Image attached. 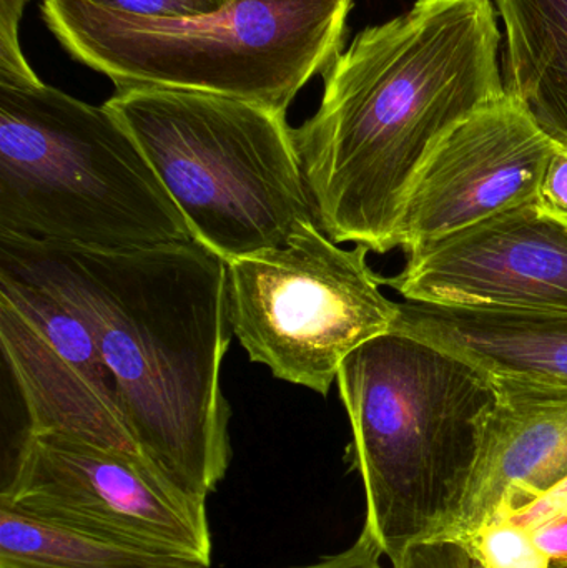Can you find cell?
I'll return each mask as SVG.
<instances>
[{
    "instance_id": "obj_15",
    "label": "cell",
    "mask_w": 567,
    "mask_h": 568,
    "mask_svg": "<svg viewBox=\"0 0 567 568\" xmlns=\"http://www.w3.org/2000/svg\"><path fill=\"white\" fill-rule=\"evenodd\" d=\"M0 568H209L82 530L0 503Z\"/></svg>"
},
{
    "instance_id": "obj_8",
    "label": "cell",
    "mask_w": 567,
    "mask_h": 568,
    "mask_svg": "<svg viewBox=\"0 0 567 568\" xmlns=\"http://www.w3.org/2000/svg\"><path fill=\"white\" fill-rule=\"evenodd\" d=\"M0 503L125 546L212 566L206 500L142 457L62 434H29L3 467Z\"/></svg>"
},
{
    "instance_id": "obj_12",
    "label": "cell",
    "mask_w": 567,
    "mask_h": 568,
    "mask_svg": "<svg viewBox=\"0 0 567 568\" xmlns=\"http://www.w3.org/2000/svg\"><path fill=\"white\" fill-rule=\"evenodd\" d=\"M496 399L482 426L468 486L428 539L463 540L567 479V387L492 377Z\"/></svg>"
},
{
    "instance_id": "obj_16",
    "label": "cell",
    "mask_w": 567,
    "mask_h": 568,
    "mask_svg": "<svg viewBox=\"0 0 567 568\" xmlns=\"http://www.w3.org/2000/svg\"><path fill=\"white\" fill-rule=\"evenodd\" d=\"M459 542L486 568H549L533 530L509 520H492Z\"/></svg>"
},
{
    "instance_id": "obj_3",
    "label": "cell",
    "mask_w": 567,
    "mask_h": 568,
    "mask_svg": "<svg viewBox=\"0 0 567 568\" xmlns=\"http://www.w3.org/2000/svg\"><path fill=\"white\" fill-rule=\"evenodd\" d=\"M336 383L365 489L363 529L393 566L458 507L495 384L462 357L398 331L353 351Z\"/></svg>"
},
{
    "instance_id": "obj_18",
    "label": "cell",
    "mask_w": 567,
    "mask_h": 568,
    "mask_svg": "<svg viewBox=\"0 0 567 568\" xmlns=\"http://www.w3.org/2000/svg\"><path fill=\"white\" fill-rule=\"evenodd\" d=\"M29 0H0V82L36 83L39 75L30 69L19 42V27Z\"/></svg>"
},
{
    "instance_id": "obj_24",
    "label": "cell",
    "mask_w": 567,
    "mask_h": 568,
    "mask_svg": "<svg viewBox=\"0 0 567 568\" xmlns=\"http://www.w3.org/2000/svg\"><path fill=\"white\" fill-rule=\"evenodd\" d=\"M235 2V0H233ZM262 2H279V0H262Z\"/></svg>"
},
{
    "instance_id": "obj_11",
    "label": "cell",
    "mask_w": 567,
    "mask_h": 568,
    "mask_svg": "<svg viewBox=\"0 0 567 568\" xmlns=\"http://www.w3.org/2000/svg\"><path fill=\"white\" fill-rule=\"evenodd\" d=\"M379 282L416 303L567 313V216L525 203L409 253Z\"/></svg>"
},
{
    "instance_id": "obj_20",
    "label": "cell",
    "mask_w": 567,
    "mask_h": 568,
    "mask_svg": "<svg viewBox=\"0 0 567 568\" xmlns=\"http://www.w3.org/2000/svg\"><path fill=\"white\" fill-rule=\"evenodd\" d=\"M563 517H567V479L553 487L549 493L529 506L495 520H509V523L518 524L526 529L535 530L553 520L563 519Z\"/></svg>"
},
{
    "instance_id": "obj_1",
    "label": "cell",
    "mask_w": 567,
    "mask_h": 568,
    "mask_svg": "<svg viewBox=\"0 0 567 568\" xmlns=\"http://www.w3.org/2000/svg\"><path fill=\"white\" fill-rule=\"evenodd\" d=\"M0 266L85 321L140 457L189 496L215 493L232 463L220 384L233 333L225 260L195 240L90 250L0 235Z\"/></svg>"
},
{
    "instance_id": "obj_4",
    "label": "cell",
    "mask_w": 567,
    "mask_h": 568,
    "mask_svg": "<svg viewBox=\"0 0 567 568\" xmlns=\"http://www.w3.org/2000/svg\"><path fill=\"white\" fill-rule=\"evenodd\" d=\"M0 235L90 250L193 240L126 126L42 80L0 82Z\"/></svg>"
},
{
    "instance_id": "obj_2",
    "label": "cell",
    "mask_w": 567,
    "mask_h": 568,
    "mask_svg": "<svg viewBox=\"0 0 567 568\" xmlns=\"http://www.w3.org/2000/svg\"><path fill=\"white\" fill-rule=\"evenodd\" d=\"M493 0H416L362 30L323 70L315 115L293 129L316 223L335 243L396 246L409 186L459 123L506 95Z\"/></svg>"
},
{
    "instance_id": "obj_17",
    "label": "cell",
    "mask_w": 567,
    "mask_h": 568,
    "mask_svg": "<svg viewBox=\"0 0 567 568\" xmlns=\"http://www.w3.org/2000/svg\"><path fill=\"white\" fill-rule=\"evenodd\" d=\"M107 12L149 19H195L212 16L229 7L233 0H80Z\"/></svg>"
},
{
    "instance_id": "obj_7",
    "label": "cell",
    "mask_w": 567,
    "mask_h": 568,
    "mask_svg": "<svg viewBox=\"0 0 567 568\" xmlns=\"http://www.w3.org/2000/svg\"><path fill=\"white\" fill-rule=\"evenodd\" d=\"M368 253L342 248L308 222L286 245L226 263L230 323L250 361L328 396L343 361L398 316Z\"/></svg>"
},
{
    "instance_id": "obj_6",
    "label": "cell",
    "mask_w": 567,
    "mask_h": 568,
    "mask_svg": "<svg viewBox=\"0 0 567 568\" xmlns=\"http://www.w3.org/2000/svg\"><path fill=\"white\" fill-rule=\"evenodd\" d=\"M109 109L142 149L192 239L226 263L316 222L286 112L250 100L117 89Z\"/></svg>"
},
{
    "instance_id": "obj_23",
    "label": "cell",
    "mask_w": 567,
    "mask_h": 568,
    "mask_svg": "<svg viewBox=\"0 0 567 568\" xmlns=\"http://www.w3.org/2000/svg\"><path fill=\"white\" fill-rule=\"evenodd\" d=\"M539 549L548 557L549 568H567V517L533 530Z\"/></svg>"
},
{
    "instance_id": "obj_19",
    "label": "cell",
    "mask_w": 567,
    "mask_h": 568,
    "mask_svg": "<svg viewBox=\"0 0 567 568\" xmlns=\"http://www.w3.org/2000/svg\"><path fill=\"white\" fill-rule=\"evenodd\" d=\"M393 568H486L475 554L449 539H425L406 547Z\"/></svg>"
},
{
    "instance_id": "obj_13",
    "label": "cell",
    "mask_w": 567,
    "mask_h": 568,
    "mask_svg": "<svg viewBox=\"0 0 567 568\" xmlns=\"http://www.w3.org/2000/svg\"><path fill=\"white\" fill-rule=\"evenodd\" d=\"M392 331L455 354L492 377L567 387V313L405 301Z\"/></svg>"
},
{
    "instance_id": "obj_10",
    "label": "cell",
    "mask_w": 567,
    "mask_h": 568,
    "mask_svg": "<svg viewBox=\"0 0 567 568\" xmlns=\"http://www.w3.org/2000/svg\"><path fill=\"white\" fill-rule=\"evenodd\" d=\"M558 150L506 93L459 123L416 173L396 229V246L415 253L499 213L539 199Z\"/></svg>"
},
{
    "instance_id": "obj_5",
    "label": "cell",
    "mask_w": 567,
    "mask_h": 568,
    "mask_svg": "<svg viewBox=\"0 0 567 568\" xmlns=\"http://www.w3.org/2000/svg\"><path fill=\"white\" fill-rule=\"evenodd\" d=\"M353 0H235L195 19L107 12L80 0H42L63 49L117 89L213 93L286 112L342 52Z\"/></svg>"
},
{
    "instance_id": "obj_9",
    "label": "cell",
    "mask_w": 567,
    "mask_h": 568,
    "mask_svg": "<svg viewBox=\"0 0 567 568\" xmlns=\"http://www.w3.org/2000/svg\"><path fill=\"white\" fill-rule=\"evenodd\" d=\"M0 346L30 434H62L140 457L115 376L85 321L7 266H0Z\"/></svg>"
},
{
    "instance_id": "obj_21",
    "label": "cell",
    "mask_w": 567,
    "mask_h": 568,
    "mask_svg": "<svg viewBox=\"0 0 567 568\" xmlns=\"http://www.w3.org/2000/svg\"><path fill=\"white\" fill-rule=\"evenodd\" d=\"M382 557L383 552L368 530L363 529L356 542L343 552L326 557L312 566L293 568H386L383 566Z\"/></svg>"
},
{
    "instance_id": "obj_14",
    "label": "cell",
    "mask_w": 567,
    "mask_h": 568,
    "mask_svg": "<svg viewBox=\"0 0 567 568\" xmlns=\"http://www.w3.org/2000/svg\"><path fill=\"white\" fill-rule=\"evenodd\" d=\"M493 2L505 23L506 93L567 149V0Z\"/></svg>"
},
{
    "instance_id": "obj_22",
    "label": "cell",
    "mask_w": 567,
    "mask_h": 568,
    "mask_svg": "<svg viewBox=\"0 0 567 568\" xmlns=\"http://www.w3.org/2000/svg\"><path fill=\"white\" fill-rule=\"evenodd\" d=\"M539 202L553 212L567 216V149L559 146L549 160L539 189Z\"/></svg>"
}]
</instances>
